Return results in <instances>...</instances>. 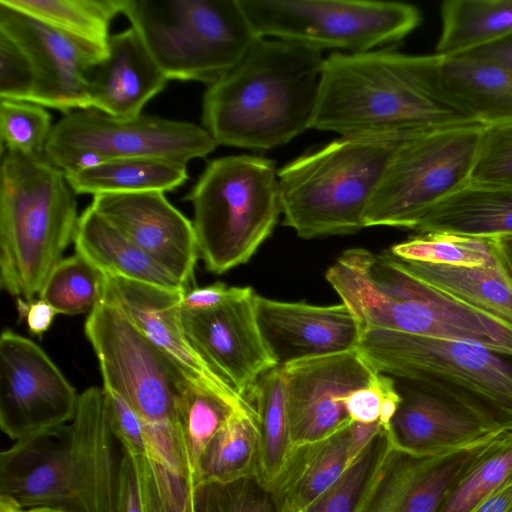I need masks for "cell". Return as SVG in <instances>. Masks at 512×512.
Wrapping results in <instances>:
<instances>
[{
    "label": "cell",
    "instance_id": "6da1fadb",
    "mask_svg": "<svg viewBox=\"0 0 512 512\" xmlns=\"http://www.w3.org/2000/svg\"><path fill=\"white\" fill-rule=\"evenodd\" d=\"M103 388L79 396L69 424L17 441L0 454V503L20 510L116 512L121 457Z\"/></svg>",
    "mask_w": 512,
    "mask_h": 512
},
{
    "label": "cell",
    "instance_id": "7a4b0ae2",
    "mask_svg": "<svg viewBox=\"0 0 512 512\" xmlns=\"http://www.w3.org/2000/svg\"><path fill=\"white\" fill-rule=\"evenodd\" d=\"M325 57L296 42L258 38L242 60L207 86L202 123L218 145L269 150L309 129Z\"/></svg>",
    "mask_w": 512,
    "mask_h": 512
},
{
    "label": "cell",
    "instance_id": "3957f363",
    "mask_svg": "<svg viewBox=\"0 0 512 512\" xmlns=\"http://www.w3.org/2000/svg\"><path fill=\"white\" fill-rule=\"evenodd\" d=\"M467 122L475 121L426 92L415 55L379 48L325 57L310 128L340 137H409Z\"/></svg>",
    "mask_w": 512,
    "mask_h": 512
},
{
    "label": "cell",
    "instance_id": "277c9868",
    "mask_svg": "<svg viewBox=\"0 0 512 512\" xmlns=\"http://www.w3.org/2000/svg\"><path fill=\"white\" fill-rule=\"evenodd\" d=\"M325 277L363 331L378 328L473 342L512 355V327L412 276L389 252L348 249Z\"/></svg>",
    "mask_w": 512,
    "mask_h": 512
},
{
    "label": "cell",
    "instance_id": "5b68a950",
    "mask_svg": "<svg viewBox=\"0 0 512 512\" xmlns=\"http://www.w3.org/2000/svg\"><path fill=\"white\" fill-rule=\"evenodd\" d=\"M76 193L45 156L2 151L0 166V284L25 300L39 295L73 241Z\"/></svg>",
    "mask_w": 512,
    "mask_h": 512
},
{
    "label": "cell",
    "instance_id": "8992f818",
    "mask_svg": "<svg viewBox=\"0 0 512 512\" xmlns=\"http://www.w3.org/2000/svg\"><path fill=\"white\" fill-rule=\"evenodd\" d=\"M405 138L340 137L280 168L283 224L304 239L365 228L369 204Z\"/></svg>",
    "mask_w": 512,
    "mask_h": 512
},
{
    "label": "cell",
    "instance_id": "52a82bcc",
    "mask_svg": "<svg viewBox=\"0 0 512 512\" xmlns=\"http://www.w3.org/2000/svg\"><path fill=\"white\" fill-rule=\"evenodd\" d=\"M380 373L461 405L512 431V355L458 340L370 328L357 347Z\"/></svg>",
    "mask_w": 512,
    "mask_h": 512
},
{
    "label": "cell",
    "instance_id": "ba28073f",
    "mask_svg": "<svg viewBox=\"0 0 512 512\" xmlns=\"http://www.w3.org/2000/svg\"><path fill=\"white\" fill-rule=\"evenodd\" d=\"M185 199L193 206L199 254L216 274L246 263L282 214L278 170L255 155L213 159Z\"/></svg>",
    "mask_w": 512,
    "mask_h": 512
},
{
    "label": "cell",
    "instance_id": "9c48e42d",
    "mask_svg": "<svg viewBox=\"0 0 512 512\" xmlns=\"http://www.w3.org/2000/svg\"><path fill=\"white\" fill-rule=\"evenodd\" d=\"M122 13L168 80L209 86L258 39L239 0H124Z\"/></svg>",
    "mask_w": 512,
    "mask_h": 512
},
{
    "label": "cell",
    "instance_id": "30bf717a",
    "mask_svg": "<svg viewBox=\"0 0 512 512\" xmlns=\"http://www.w3.org/2000/svg\"><path fill=\"white\" fill-rule=\"evenodd\" d=\"M485 127L467 122L402 140L366 211L365 228L414 230L431 207L468 185Z\"/></svg>",
    "mask_w": 512,
    "mask_h": 512
},
{
    "label": "cell",
    "instance_id": "8fae6325",
    "mask_svg": "<svg viewBox=\"0 0 512 512\" xmlns=\"http://www.w3.org/2000/svg\"><path fill=\"white\" fill-rule=\"evenodd\" d=\"M258 38L362 53L396 43L421 21L414 5L370 0H239Z\"/></svg>",
    "mask_w": 512,
    "mask_h": 512
},
{
    "label": "cell",
    "instance_id": "7c38bea8",
    "mask_svg": "<svg viewBox=\"0 0 512 512\" xmlns=\"http://www.w3.org/2000/svg\"><path fill=\"white\" fill-rule=\"evenodd\" d=\"M216 141L194 123L140 114L118 118L78 110L52 128L45 157L64 172L115 159L154 158L179 164L209 155Z\"/></svg>",
    "mask_w": 512,
    "mask_h": 512
},
{
    "label": "cell",
    "instance_id": "4fadbf2b",
    "mask_svg": "<svg viewBox=\"0 0 512 512\" xmlns=\"http://www.w3.org/2000/svg\"><path fill=\"white\" fill-rule=\"evenodd\" d=\"M84 331L103 386L117 391L143 425L177 421L178 398L191 381L114 304L101 299L88 314Z\"/></svg>",
    "mask_w": 512,
    "mask_h": 512
},
{
    "label": "cell",
    "instance_id": "5bb4252c",
    "mask_svg": "<svg viewBox=\"0 0 512 512\" xmlns=\"http://www.w3.org/2000/svg\"><path fill=\"white\" fill-rule=\"evenodd\" d=\"M79 396L46 352L10 329L0 337V427L24 440L71 422Z\"/></svg>",
    "mask_w": 512,
    "mask_h": 512
},
{
    "label": "cell",
    "instance_id": "9a60e30c",
    "mask_svg": "<svg viewBox=\"0 0 512 512\" xmlns=\"http://www.w3.org/2000/svg\"><path fill=\"white\" fill-rule=\"evenodd\" d=\"M292 445L324 439L348 426L344 404L353 391L379 373L358 351L296 361L282 366Z\"/></svg>",
    "mask_w": 512,
    "mask_h": 512
},
{
    "label": "cell",
    "instance_id": "2e32d148",
    "mask_svg": "<svg viewBox=\"0 0 512 512\" xmlns=\"http://www.w3.org/2000/svg\"><path fill=\"white\" fill-rule=\"evenodd\" d=\"M0 32L28 58L35 77L31 102L65 114L92 109L88 73L106 54L0 4Z\"/></svg>",
    "mask_w": 512,
    "mask_h": 512
},
{
    "label": "cell",
    "instance_id": "e0dca14e",
    "mask_svg": "<svg viewBox=\"0 0 512 512\" xmlns=\"http://www.w3.org/2000/svg\"><path fill=\"white\" fill-rule=\"evenodd\" d=\"M255 295L253 291L207 311L181 310L195 350L243 399L264 373L278 367L257 324Z\"/></svg>",
    "mask_w": 512,
    "mask_h": 512
},
{
    "label": "cell",
    "instance_id": "ac0fdd59",
    "mask_svg": "<svg viewBox=\"0 0 512 512\" xmlns=\"http://www.w3.org/2000/svg\"><path fill=\"white\" fill-rule=\"evenodd\" d=\"M184 291L104 275L102 299L114 304L191 382L229 399L246 402L212 370L189 341L181 321Z\"/></svg>",
    "mask_w": 512,
    "mask_h": 512
},
{
    "label": "cell",
    "instance_id": "d6986e66",
    "mask_svg": "<svg viewBox=\"0 0 512 512\" xmlns=\"http://www.w3.org/2000/svg\"><path fill=\"white\" fill-rule=\"evenodd\" d=\"M90 206L187 287L200 255L196 233L164 193L97 195Z\"/></svg>",
    "mask_w": 512,
    "mask_h": 512
},
{
    "label": "cell",
    "instance_id": "ffe728a7",
    "mask_svg": "<svg viewBox=\"0 0 512 512\" xmlns=\"http://www.w3.org/2000/svg\"><path fill=\"white\" fill-rule=\"evenodd\" d=\"M495 438L440 455L412 454L391 444L359 512H439Z\"/></svg>",
    "mask_w": 512,
    "mask_h": 512
},
{
    "label": "cell",
    "instance_id": "44dd1931",
    "mask_svg": "<svg viewBox=\"0 0 512 512\" xmlns=\"http://www.w3.org/2000/svg\"><path fill=\"white\" fill-rule=\"evenodd\" d=\"M263 341L277 366L356 349L362 327L345 304L316 306L255 295Z\"/></svg>",
    "mask_w": 512,
    "mask_h": 512
},
{
    "label": "cell",
    "instance_id": "7402d4cb",
    "mask_svg": "<svg viewBox=\"0 0 512 512\" xmlns=\"http://www.w3.org/2000/svg\"><path fill=\"white\" fill-rule=\"evenodd\" d=\"M426 92L456 114L485 126L512 122V69L461 55H415Z\"/></svg>",
    "mask_w": 512,
    "mask_h": 512
},
{
    "label": "cell",
    "instance_id": "603a6c76",
    "mask_svg": "<svg viewBox=\"0 0 512 512\" xmlns=\"http://www.w3.org/2000/svg\"><path fill=\"white\" fill-rule=\"evenodd\" d=\"M401 397L387 429L392 446L400 450L440 455L486 442L505 432L467 408L427 390L410 386Z\"/></svg>",
    "mask_w": 512,
    "mask_h": 512
},
{
    "label": "cell",
    "instance_id": "cb8c5ba5",
    "mask_svg": "<svg viewBox=\"0 0 512 512\" xmlns=\"http://www.w3.org/2000/svg\"><path fill=\"white\" fill-rule=\"evenodd\" d=\"M168 78L132 27L112 34L106 56L88 73L92 109L118 118L142 114Z\"/></svg>",
    "mask_w": 512,
    "mask_h": 512
},
{
    "label": "cell",
    "instance_id": "d4e9b609",
    "mask_svg": "<svg viewBox=\"0 0 512 512\" xmlns=\"http://www.w3.org/2000/svg\"><path fill=\"white\" fill-rule=\"evenodd\" d=\"M73 242L76 253L104 275L170 290H187L90 205L78 218Z\"/></svg>",
    "mask_w": 512,
    "mask_h": 512
},
{
    "label": "cell",
    "instance_id": "484cf974",
    "mask_svg": "<svg viewBox=\"0 0 512 512\" xmlns=\"http://www.w3.org/2000/svg\"><path fill=\"white\" fill-rule=\"evenodd\" d=\"M350 424L324 439L291 446L271 488L281 512H302L340 477L348 466Z\"/></svg>",
    "mask_w": 512,
    "mask_h": 512
},
{
    "label": "cell",
    "instance_id": "4316f807",
    "mask_svg": "<svg viewBox=\"0 0 512 512\" xmlns=\"http://www.w3.org/2000/svg\"><path fill=\"white\" fill-rule=\"evenodd\" d=\"M414 230L485 239L512 235V188L469 183L431 207Z\"/></svg>",
    "mask_w": 512,
    "mask_h": 512
},
{
    "label": "cell",
    "instance_id": "83f0119b",
    "mask_svg": "<svg viewBox=\"0 0 512 512\" xmlns=\"http://www.w3.org/2000/svg\"><path fill=\"white\" fill-rule=\"evenodd\" d=\"M391 256L402 269L417 279L512 327V284L498 262L486 266L461 267L410 261L392 254Z\"/></svg>",
    "mask_w": 512,
    "mask_h": 512
},
{
    "label": "cell",
    "instance_id": "f1b7e54d",
    "mask_svg": "<svg viewBox=\"0 0 512 512\" xmlns=\"http://www.w3.org/2000/svg\"><path fill=\"white\" fill-rule=\"evenodd\" d=\"M76 194L94 196L172 191L188 179L186 165L154 158L115 159L64 172Z\"/></svg>",
    "mask_w": 512,
    "mask_h": 512
},
{
    "label": "cell",
    "instance_id": "f546056e",
    "mask_svg": "<svg viewBox=\"0 0 512 512\" xmlns=\"http://www.w3.org/2000/svg\"><path fill=\"white\" fill-rule=\"evenodd\" d=\"M245 400L255 410L259 437L258 476L272 488L292 446L282 368L278 366L264 373Z\"/></svg>",
    "mask_w": 512,
    "mask_h": 512
},
{
    "label": "cell",
    "instance_id": "4dcf8cb0",
    "mask_svg": "<svg viewBox=\"0 0 512 512\" xmlns=\"http://www.w3.org/2000/svg\"><path fill=\"white\" fill-rule=\"evenodd\" d=\"M51 28L107 54L112 20L124 0H0Z\"/></svg>",
    "mask_w": 512,
    "mask_h": 512
},
{
    "label": "cell",
    "instance_id": "1f68e13d",
    "mask_svg": "<svg viewBox=\"0 0 512 512\" xmlns=\"http://www.w3.org/2000/svg\"><path fill=\"white\" fill-rule=\"evenodd\" d=\"M259 437L255 410H237L213 436L193 471V486L258 474Z\"/></svg>",
    "mask_w": 512,
    "mask_h": 512
},
{
    "label": "cell",
    "instance_id": "d6a6232c",
    "mask_svg": "<svg viewBox=\"0 0 512 512\" xmlns=\"http://www.w3.org/2000/svg\"><path fill=\"white\" fill-rule=\"evenodd\" d=\"M436 54H461L512 32V0H446Z\"/></svg>",
    "mask_w": 512,
    "mask_h": 512
},
{
    "label": "cell",
    "instance_id": "836d02e7",
    "mask_svg": "<svg viewBox=\"0 0 512 512\" xmlns=\"http://www.w3.org/2000/svg\"><path fill=\"white\" fill-rule=\"evenodd\" d=\"M247 402L229 399L192 382L183 388L177 402V421L192 472L213 436Z\"/></svg>",
    "mask_w": 512,
    "mask_h": 512
},
{
    "label": "cell",
    "instance_id": "e575fe53",
    "mask_svg": "<svg viewBox=\"0 0 512 512\" xmlns=\"http://www.w3.org/2000/svg\"><path fill=\"white\" fill-rule=\"evenodd\" d=\"M512 484V431L498 435L457 483L439 512H473Z\"/></svg>",
    "mask_w": 512,
    "mask_h": 512
},
{
    "label": "cell",
    "instance_id": "d590c367",
    "mask_svg": "<svg viewBox=\"0 0 512 512\" xmlns=\"http://www.w3.org/2000/svg\"><path fill=\"white\" fill-rule=\"evenodd\" d=\"M104 275L75 253L62 259L46 279L39 298L57 314L90 313L101 301Z\"/></svg>",
    "mask_w": 512,
    "mask_h": 512
},
{
    "label": "cell",
    "instance_id": "8d00e7d4",
    "mask_svg": "<svg viewBox=\"0 0 512 512\" xmlns=\"http://www.w3.org/2000/svg\"><path fill=\"white\" fill-rule=\"evenodd\" d=\"M390 447L388 432L382 428L340 477L302 512H359Z\"/></svg>",
    "mask_w": 512,
    "mask_h": 512
},
{
    "label": "cell",
    "instance_id": "74e56055",
    "mask_svg": "<svg viewBox=\"0 0 512 512\" xmlns=\"http://www.w3.org/2000/svg\"><path fill=\"white\" fill-rule=\"evenodd\" d=\"M389 252L400 259L449 266L497 263L491 239L447 233H419L393 245Z\"/></svg>",
    "mask_w": 512,
    "mask_h": 512
},
{
    "label": "cell",
    "instance_id": "f35d334b",
    "mask_svg": "<svg viewBox=\"0 0 512 512\" xmlns=\"http://www.w3.org/2000/svg\"><path fill=\"white\" fill-rule=\"evenodd\" d=\"M192 512H281L273 490L258 474L193 486Z\"/></svg>",
    "mask_w": 512,
    "mask_h": 512
},
{
    "label": "cell",
    "instance_id": "ab89813d",
    "mask_svg": "<svg viewBox=\"0 0 512 512\" xmlns=\"http://www.w3.org/2000/svg\"><path fill=\"white\" fill-rule=\"evenodd\" d=\"M53 126L43 106L28 101L0 100V136L2 151L29 158L45 156Z\"/></svg>",
    "mask_w": 512,
    "mask_h": 512
},
{
    "label": "cell",
    "instance_id": "60d3db41",
    "mask_svg": "<svg viewBox=\"0 0 512 512\" xmlns=\"http://www.w3.org/2000/svg\"><path fill=\"white\" fill-rule=\"evenodd\" d=\"M34 89L35 77L28 58L0 32V100L31 102Z\"/></svg>",
    "mask_w": 512,
    "mask_h": 512
},
{
    "label": "cell",
    "instance_id": "b9f144b4",
    "mask_svg": "<svg viewBox=\"0 0 512 512\" xmlns=\"http://www.w3.org/2000/svg\"><path fill=\"white\" fill-rule=\"evenodd\" d=\"M107 418L112 434L122 449L133 457H146L144 425L131 405L115 390L103 386Z\"/></svg>",
    "mask_w": 512,
    "mask_h": 512
},
{
    "label": "cell",
    "instance_id": "7bdbcfd3",
    "mask_svg": "<svg viewBox=\"0 0 512 512\" xmlns=\"http://www.w3.org/2000/svg\"><path fill=\"white\" fill-rule=\"evenodd\" d=\"M395 390L397 388L389 375L377 373L367 386L351 392L345 398L350 419L366 424L379 422L383 399Z\"/></svg>",
    "mask_w": 512,
    "mask_h": 512
},
{
    "label": "cell",
    "instance_id": "ee69618b",
    "mask_svg": "<svg viewBox=\"0 0 512 512\" xmlns=\"http://www.w3.org/2000/svg\"><path fill=\"white\" fill-rule=\"evenodd\" d=\"M252 292L251 287H228L223 282H215L205 287L185 290L182 295L181 310L189 312L211 310Z\"/></svg>",
    "mask_w": 512,
    "mask_h": 512
},
{
    "label": "cell",
    "instance_id": "f6af8a7d",
    "mask_svg": "<svg viewBox=\"0 0 512 512\" xmlns=\"http://www.w3.org/2000/svg\"><path fill=\"white\" fill-rule=\"evenodd\" d=\"M116 512H145L137 461L123 449Z\"/></svg>",
    "mask_w": 512,
    "mask_h": 512
},
{
    "label": "cell",
    "instance_id": "bcb514c9",
    "mask_svg": "<svg viewBox=\"0 0 512 512\" xmlns=\"http://www.w3.org/2000/svg\"><path fill=\"white\" fill-rule=\"evenodd\" d=\"M17 310L24 318L31 334L41 336L51 326L57 312L45 300H25L17 298Z\"/></svg>",
    "mask_w": 512,
    "mask_h": 512
},
{
    "label": "cell",
    "instance_id": "7dc6e473",
    "mask_svg": "<svg viewBox=\"0 0 512 512\" xmlns=\"http://www.w3.org/2000/svg\"><path fill=\"white\" fill-rule=\"evenodd\" d=\"M457 55L497 63L512 69V32L496 41Z\"/></svg>",
    "mask_w": 512,
    "mask_h": 512
},
{
    "label": "cell",
    "instance_id": "c3c4849f",
    "mask_svg": "<svg viewBox=\"0 0 512 512\" xmlns=\"http://www.w3.org/2000/svg\"><path fill=\"white\" fill-rule=\"evenodd\" d=\"M383 427L379 422L360 423L352 421L350 424L349 446H348V465H350L370 443L373 437Z\"/></svg>",
    "mask_w": 512,
    "mask_h": 512
},
{
    "label": "cell",
    "instance_id": "681fc988",
    "mask_svg": "<svg viewBox=\"0 0 512 512\" xmlns=\"http://www.w3.org/2000/svg\"><path fill=\"white\" fill-rule=\"evenodd\" d=\"M140 475L145 512H164L146 457H135Z\"/></svg>",
    "mask_w": 512,
    "mask_h": 512
},
{
    "label": "cell",
    "instance_id": "f907efd6",
    "mask_svg": "<svg viewBox=\"0 0 512 512\" xmlns=\"http://www.w3.org/2000/svg\"><path fill=\"white\" fill-rule=\"evenodd\" d=\"M491 242L497 262L512 284V235L492 238Z\"/></svg>",
    "mask_w": 512,
    "mask_h": 512
},
{
    "label": "cell",
    "instance_id": "816d5d0a",
    "mask_svg": "<svg viewBox=\"0 0 512 512\" xmlns=\"http://www.w3.org/2000/svg\"><path fill=\"white\" fill-rule=\"evenodd\" d=\"M473 512H512V484L492 494Z\"/></svg>",
    "mask_w": 512,
    "mask_h": 512
},
{
    "label": "cell",
    "instance_id": "f5cc1de1",
    "mask_svg": "<svg viewBox=\"0 0 512 512\" xmlns=\"http://www.w3.org/2000/svg\"><path fill=\"white\" fill-rule=\"evenodd\" d=\"M0 512H22V510L6 503H0Z\"/></svg>",
    "mask_w": 512,
    "mask_h": 512
},
{
    "label": "cell",
    "instance_id": "db71d44e",
    "mask_svg": "<svg viewBox=\"0 0 512 512\" xmlns=\"http://www.w3.org/2000/svg\"><path fill=\"white\" fill-rule=\"evenodd\" d=\"M22 512H60V511L49 509V508H32V509L22 510Z\"/></svg>",
    "mask_w": 512,
    "mask_h": 512
}]
</instances>
